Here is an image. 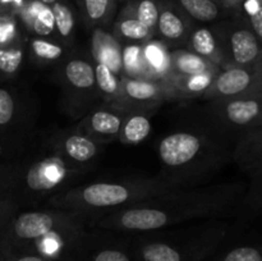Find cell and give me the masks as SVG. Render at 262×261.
I'll use <instances>...</instances> for the list:
<instances>
[{"instance_id": "6da1fadb", "label": "cell", "mask_w": 262, "mask_h": 261, "mask_svg": "<svg viewBox=\"0 0 262 261\" xmlns=\"http://www.w3.org/2000/svg\"><path fill=\"white\" fill-rule=\"evenodd\" d=\"M83 215L50 207L17 209L0 202V251H27L63 261L87 234Z\"/></svg>"}, {"instance_id": "7a4b0ae2", "label": "cell", "mask_w": 262, "mask_h": 261, "mask_svg": "<svg viewBox=\"0 0 262 261\" xmlns=\"http://www.w3.org/2000/svg\"><path fill=\"white\" fill-rule=\"evenodd\" d=\"M224 204L225 192L220 187L183 188L95 217L90 222V228L128 234L156 232L187 220L216 214Z\"/></svg>"}, {"instance_id": "3957f363", "label": "cell", "mask_w": 262, "mask_h": 261, "mask_svg": "<svg viewBox=\"0 0 262 261\" xmlns=\"http://www.w3.org/2000/svg\"><path fill=\"white\" fill-rule=\"evenodd\" d=\"M83 173L69 165L48 141L32 155L7 161V181L0 202L17 209L42 207Z\"/></svg>"}, {"instance_id": "277c9868", "label": "cell", "mask_w": 262, "mask_h": 261, "mask_svg": "<svg viewBox=\"0 0 262 261\" xmlns=\"http://www.w3.org/2000/svg\"><path fill=\"white\" fill-rule=\"evenodd\" d=\"M183 188L187 187L164 176L125 181H100L69 187L51 196L42 207L83 215L91 222L95 217L130 206L150 197Z\"/></svg>"}, {"instance_id": "5b68a950", "label": "cell", "mask_w": 262, "mask_h": 261, "mask_svg": "<svg viewBox=\"0 0 262 261\" xmlns=\"http://www.w3.org/2000/svg\"><path fill=\"white\" fill-rule=\"evenodd\" d=\"M209 154V141L199 132H174L159 143V158L168 171L164 177L186 187L199 169L207 168Z\"/></svg>"}, {"instance_id": "8992f818", "label": "cell", "mask_w": 262, "mask_h": 261, "mask_svg": "<svg viewBox=\"0 0 262 261\" xmlns=\"http://www.w3.org/2000/svg\"><path fill=\"white\" fill-rule=\"evenodd\" d=\"M59 67V83L63 89L67 112L73 117H83L101 99L97 90L95 63L91 56H67Z\"/></svg>"}, {"instance_id": "52a82bcc", "label": "cell", "mask_w": 262, "mask_h": 261, "mask_svg": "<svg viewBox=\"0 0 262 261\" xmlns=\"http://www.w3.org/2000/svg\"><path fill=\"white\" fill-rule=\"evenodd\" d=\"M217 243L215 234H204L186 242L145 240L136 245V261H202Z\"/></svg>"}, {"instance_id": "ba28073f", "label": "cell", "mask_w": 262, "mask_h": 261, "mask_svg": "<svg viewBox=\"0 0 262 261\" xmlns=\"http://www.w3.org/2000/svg\"><path fill=\"white\" fill-rule=\"evenodd\" d=\"M28 109L17 89L0 86V158L13 160L19 153Z\"/></svg>"}, {"instance_id": "9c48e42d", "label": "cell", "mask_w": 262, "mask_h": 261, "mask_svg": "<svg viewBox=\"0 0 262 261\" xmlns=\"http://www.w3.org/2000/svg\"><path fill=\"white\" fill-rule=\"evenodd\" d=\"M173 95L168 81L123 76L119 99L112 105L127 112L141 110L151 113Z\"/></svg>"}, {"instance_id": "30bf717a", "label": "cell", "mask_w": 262, "mask_h": 261, "mask_svg": "<svg viewBox=\"0 0 262 261\" xmlns=\"http://www.w3.org/2000/svg\"><path fill=\"white\" fill-rule=\"evenodd\" d=\"M54 150L69 164L77 169L89 171L101 153L105 145L79 130L78 128L61 130L49 138Z\"/></svg>"}, {"instance_id": "8fae6325", "label": "cell", "mask_w": 262, "mask_h": 261, "mask_svg": "<svg viewBox=\"0 0 262 261\" xmlns=\"http://www.w3.org/2000/svg\"><path fill=\"white\" fill-rule=\"evenodd\" d=\"M127 114V110L104 102L102 105H97L90 109L81 118L76 127L99 142L106 145L119 138L123 122Z\"/></svg>"}, {"instance_id": "7c38bea8", "label": "cell", "mask_w": 262, "mask_h": 261, "mask_svg": "<svg viewBox=\"0 0 262 261\" xmlns=\"http://www.w3.org/2000/svg\"><path fill=\"white\" fill-rule=\"evenodd\" d=\"M191 31V19L182 12L176 3L160 2V12L154 38L161 41L166 46L178 48L186 45Z\"/></svg>"}, {"instance_id": "4fadbf2b", "label": "cell", "mask_w": 262, "mask_h": 261, "mask_svg": "<svg viewBox=\"0 0 262 261\" xmlns=\"http://www.w3.org/2000/svg\"><path fill=\"white\" fill-rule=\"evenodd\" d=\"M252 74L242 67H230L215 74L211 86L204 95L206 99L227 100L239 97L250 89Z\"/></svg>"}, {"instance_id": "5bb4252c", "label": "cell", "mask_w": 262, "mask_h": 261, "mask_svg": "<svg viewBox=\"0 0 262 261\" xmlns=\"http://www.w3.org/2000/svg\"><path fill=\"white\" fill-rule=\"evenodd\" d=\"M122 42L104 27L94 28L91 40V58L94 63H104L117 76L123 77Z\"/></svg>"}, {"instance_id": "9a60e30c", "label": "cell", "mask_w": 262, "mask_h": 261, "mask_svg": "<svg viewBox=\"0 0 262 261\" xmlns=\"http://www.w3.org/2000/svg\"><path fill=\"white\" fill-rule=\"evenodd\" d=\"M63 261H136V257L133 250L117 243L91 246L87 233Z\"/></svg>"}, {"instance_id": "2e32d148", "label": "cell", "mask_w": 262, "mask_h": 261, "mask_svg": "<svg viewBox=\"0 0 262 261\" xmlns=\"http://www.w3.org/2000/svg\"><path fill=\"white\" fill-rule=\"evenodd\" d=\"M27 56L37 66L59 64L67 58L69 48L58 40V37L27 36L26 41Z\"/></svg>"}, {"instance_id": "e0dca14e", "label": "cell", "mask_w": 262, "mask_h": 261, "mask_svg": "<svg viewBox=\"0 0 262 261\" xmlns=\"http://www.w3.org/2000/svg\"><path fill=\"white\" fill-rule=\"evenodd\" d=\"M215 110L224 118L225 122L235 125H248L260 115L261 105L255 99L234 97L219 100Z\"/></svg>"}, {"instance_id": "ac0fdd59", "label": "cell", "mask_w": 262, "mask_h": 261, "mask_svg": "<svg viewBox=\"0 0 262 261\" xmlns=\"http://www.w3.org/2000/svg\"><path fill=\"white\" fill-rule=\"evenodd\" d=\"M112 33L118 41L125 44H146L155 36L154 31L140 22L128 7L115 19Z\"/></svg>"}, {"instance_id": "d6986e66", "label": "cell", "mask_w": 262, "mask_h": 261, "mask_svg": "<svg viewBox=\"0 0 262 261\" xmlns=\"http://www.w3.org/2000/svg\"><path fill=\"white\" fill-rule=\"evenodd\" d=\"M187 50L217 64L222 60L223 49L220 45V38L215 31L206 26L192 28L187 38Z\"/></svg>"}, {"instance_id": "ffe728a7", "label": "cell", "mask_w": 262, "mask_h": 261, "mask_svg": "<svg viewBox=\"0 0 262 261\" xmlns=\"http://www.w3.org/2000/svg\"><path fill=\"white\" fill-rule=\"evenodd\" d=\"M229 53L233 61L238 66H248L260 55L257 37L247 28H235L228 37Z\"/></svg>"}, {"instance_id": "44dd1931", "label": "cell", "mask_w": 262, "mask_h": 261, "mask_svg": "<svg viewBox=\"0 0 262 261\" xmlns=\"http://www.w3.org/2000/svg\"><path fill=\"white\" fill-rule=\"evenodd\" d=\"M171 76L217 73L216 64L188 50H174L170 54Z\"/></svg>"}, {"instance_id": "7402d4cb", "label": "cell", "mask_w": 262, "mask_h": 261, "mask_svg": "<svg viewBox=\"0 0 262 261\" xmlns=\"http://www.w3.org/2000/svg\"><path fill=\"white\" fill-rule=\"evenodd\" d=\"M150 114L151 113L141 112V110L128 112L118 141L127 145H138L143 142L152 129Z\"/></svg>"}, {"instance_id": "603a6c76", "label": "cell", "mask_w": 262, "mask_h": 261, "mask_svg": "<svg viewBox=\"0 0 262 261\" xmlns=\"http://www.w3.org/2000/svg\"><path fill=\"white\" fill-rule=\"evenodd\" d=\"M81 14L87 27H105L112 23L118 0H78Z\"/></svg>"}, {"instance_id": "cb8c5ba5", "label": "cell", "mask_w": 262, "mask_h": 261, "mask_svg": "<svg viewBox=\"0 0 262 261\" xmlns=\"http://www.w3.org/2000/svg\"><path fill=\"white\" fill-rule=\"evenodd\" d=\"M54 18L55 35L60 42L71 49L76 36V17L71 5L66 0H58L50 7Z\"/></svg>"}, {"instance_id": "d4e9b609", "label": "cell", "mask_w": 262, "mask_h": 261, "mask_svg": "<svg viewBox=\"0 0 262 261\" xmlns=\"http://www.w3.org/2000/svg\"><path fill=\"white\" fill-rule=\"evenodd\" d=\"M216 73L193 74V76H170L168 79L174 95L182 97H196L206 94Z\"/></svg>"}, {"instance_id": "484cf974", "label": "cell", "mask_w": 262, "mask_h": 261, "mask_svg": "<svg viewBox=\"0 0 262 261\" xmlns=\"http://www.w3.org/2000/svg\"><path fill=\"white\" fill-rule=\"evenodd\" d=\"M176 4L189 19L201 23L219 19L223 12L217 0H176Z\"/></svg>"}, {"instance_id": "4316f807", "label": "cell", "mask_w": 262, "mask_h": 261, "mask_svg": "<svg viewBox=\"0 0 262 261\" xmlns=\"http://www.w3.org/2000/svg\"><path fill=\"white\" fill-rule=\"evenodd\" d=\"M27 36L0 46V77H13L19 72L23 59L27 55Z\"/></svg>"}, {"instance_id": "83f0119b", "label": "cell", "mask_w": 262, "mask_h": 261, "mask_svg": "<svg viewBox=\"0 0 262 261\" xmlns=\"http://www.w3.org/2000/svg\"><path fill=\"white\" fill-rule=\"evenodd\" d=\"M95 76L100 97L106 104H114L119 99L122 90V77L117 76L104 63H95Z\"/></svg>"}, {"instance_id": "f1b7e54d", "label": "cell", "mask_w": 262, "mask_h": 261, "mask_svg": "<svg viewBox=\"0 0 262 261\" xmlns=\"http://www.w3.org/2000/svg\"><path fill=\"white\" fill-rule=\"evenodd\" d=\"M123 76L146 78V60L143 44H127L122 49Z\"/></svg>"}, {"instance_id": "f546056e", "label": "cell", "mask_w": 262, "mask_h": 261, "mask_svg": "<svg viewBox=\"0 0 262 261\" xmlns=\"http://www.w3.org/2000/svg\"><path fill=\"white\" fill-rule=\"evenodd\" d=\"M127 7L132 10L135 17L140 22H142L146 27H148L155 33L159 12H160V2L158 0H132Z\"/></svg>"}, {"instance_id": "4dcf8cb0", "label": "cell", "mask_w": 262, "mask_h": 261, "mask_svg": "<svg viewBox=\"0 0 262 261\" xmlns=\"http://www.w3.org/2000/svg\"><path fill=\"white\" fill-rule=\"evenodd\" d=\"M25 37L19 27V20L12 14L0 15V46L13 42L15 40Z\"/></svg>"}, {"instance_id": "1f68e13d", "label": "cell", "mask_w": 262, "mask_h": 261, "mask_svg": "<svg viewBox=\"0 0 262 261\" xmlns=\"http://www.w3.org/2000/svg\"><path fill=\"white\" fill-rule=\"evenodd\" d=\"M220 261H262V253L257 248L238 247L229 251Z\"/></svg>"}, {"instance_id": "d6a6232c", "label": "cell", "mask_w": 262, "mask_h": 261, "mask_svg": "<svg viewBox=\"0 0 262 261\" xmlns=\"http://www.w3.org/2000/svg\"><path fill=\"white\" fill-rule=\"evenodd\" d=\"M5 261H54L35 252L27 251H0Z\"/></svg>"}, {"instance_id": "836d02e7", "label": "cell", "mask_w": 262, "mask_h": 261, "mask_svg": "<svg viewBox=\"0 0 262 261\" xmlns=\"http://www.w3.org/2000/svg\"><path fill=\"white\" fill-rule=\"evenodd\" d=\"M250 15L253 31L258 37L262 38V5L258 4L252 12H250Z\"/></svg>"}, {"instance_id": "e575fe53", "label": "cell", "mask_w": 262, "mask_h": 261, "mask_svg": "<svg viewBox=\"0 0 262 261\" xmlns=\"http://www.w3.org/2000/svg\"><path fill=\"white\" fill-rule=\"evenodd\" d=\"M5 181H7V161H0V200L4 194Z\"/></svg>"}, {"instance_id": "d590c367", "label": "cell", "mask_w": 262, "mask_h": 261, "mask_svg": "<svg viewBox=\"0 0 262 261\" xmlns=\"http://www.w3.org/2000/svg\"><path fill=\"white\" fill-rule=\"evenodd\" d=\"M38 2H41L42 4H45V5H48V7H51V5H53L55 2H58V0H38Z\"/></svg>"}, {"instance_id": "8d00e7d4", "label": "cell", "mask_w": 262, "mask_h": 261, "mask_svg": "<svg viewBox=\"0 0 262 261\" xmlns=\"http://www.w3.org/2000/svg\"><path fill=\"white\" fill-rule=\"evenodd\" d=\"M0 261H5L4 256H3V255H2V253H0Z\"/></svg>"}, {"instance_id": "74e56055", "label": "cell", "mask_w": 262, "mask_h": 261, "mask_svg": "<svg viewBox=\"0 0 262 261\" xmlns=\"http://www.w3.org/2000/svg\"><path fill=\"white\" fill-rule=\"evenodd\" d=\"M0 78H2V77H0Z\"/></svg>"}]
</instances>
